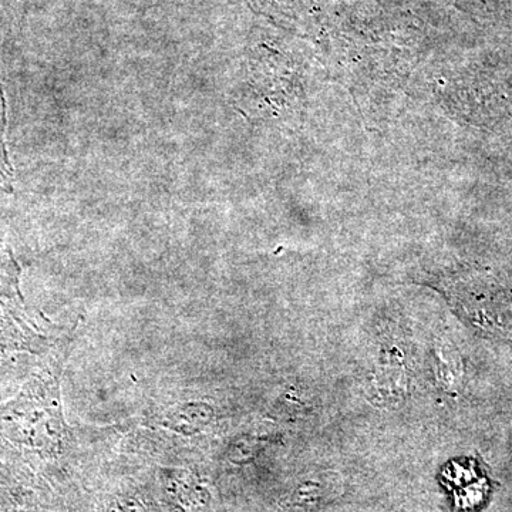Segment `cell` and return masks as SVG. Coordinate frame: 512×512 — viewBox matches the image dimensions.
Returning a JSON list of instances; mask_svg holds the SVG:
<instances>
[{"label": "cell", "mask_w": 512, "mask_h": 512, "mask_svg": "<svg viewBox=\"0 0 512 512\" xmlns=\"http://www.w3.org/2000/svg\"><path fill=\"white\" fill-rule=\"evenodd\" d=\"M15 319L12 315L0 313V352L22 348L28 343V333L20 328Z\"/></svg>", "instance_id": "cell-1"}]
</instances>
